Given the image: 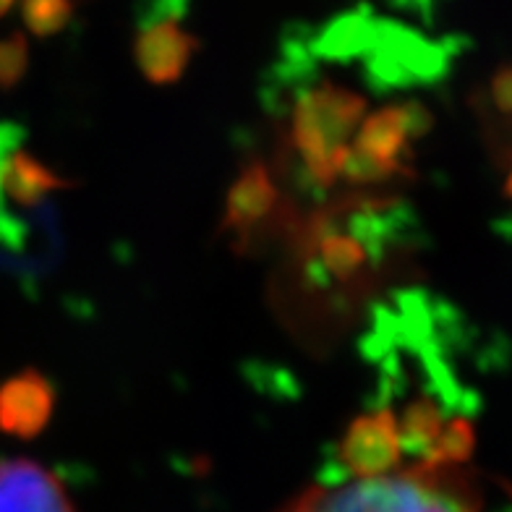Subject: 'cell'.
<instances>
[{
	"mask_svg": "<svg viewBox=\"0 0 512 512\" xmlns=\"http://www.w3.org/2000/svg\"><path fill=\"white\" fill-rule=\"evenodd\" d=\"M277 512H481L465 465L413 463L366 481L309 486Z\"/></svg>",
	"mask_w": 512,
	"mask_h": 512,
	"instance_id": "1",
	"label": "cell"
},
{
	"mask_svg": "<svg viewBox=\"0 0 512 512\" xmlns=\"http://www.w3.org/2000/svg\"><path fill=\"white\" fill-rule=\"evenodd\" d=\"M364 118L366 97L332 79L317 81L296 97L290 108V144L319 189H332L340 181L345 155Z\"/></svg>",
	"mask_w": 512,
	"mask_h": 512,
	"instance_id": "2",
	"label": "cell"
},
{
	"mask_svg": "<svg viewBox=\"0 0 512 512\" xmlns=\"http://www.w3.org/2000/svg\"><path fill=\"white\" fill-rule=\"evenodd\" d=\"M322 225L311 238L309 262L317 267L322 285H353L379 259V209H361L351 217L348 228H335L330 217H319Z\"/></svg>",
	"mask_w": 512,
	"mask_h": 512,
	"instance_id": "3",
	"label": "cell"
},
{
	"mask_svg": "<svg viewBox=\"0 0 512 512\" xmlns=\"http://www.w3.org/2000/svg\"><path fill=\"white\" fill-rule=\"evenodd\" d=\"M403 455L398 413L390 405L353 418L337 445V460L356 481L395 473L403 463Z\"/></svg>",
	"mask_w": 512,
	"mask_h": 512,
	"instance_id": "4",
	"label": "cell"
},
{
	"mask_svg": "<svg viewBox=\"0 0 512 512\" xmlns=\"http://www.w3.org/2000/svg\"><path fill=\"white\" fill-rule=\"evenodd\" d=\"M432 123V113L421 102H392L366 115L351 147L369 160L408 173L413 139H421Z\"/></svg>",
	"mask_w": 512,
	"mask_h": 512,
	"instance_id": "5",
	"label": "cell"
},
{
	"mask_svg": "<svg viewBox=\"0 0 512 512\" xmlns=\"http://www.w3.org/2000/svg\"><path fill=\"white\" fill-rule=\"evenodd\" d=\"M277 207H280V189L270 168L262 160H251L249 165H243L225 194L220 230L236 238L238 246H246L254 241L262 225L275 217Z\"/></svg>",
	"mask_w": 512,
	"mask_h": 512,
	"instance_id": "6",
	"label": "cell"
},
{
	"mask_svg": "<svg viewBox=\"0 0 512 512\" xmlns=\"http://www.w3.org/2000/svg\"><path fill=\"white\" fill-rule=\"evenodd\" d=\"M199 40L178 24L176 16L147 21L134 40V61L144 79L155 87H170L183 79L194 61Z\"/></svg>",
	"mask_w": 512,
	"mask_h": 512,
	"instance_id": "7",
	"label": "cell"
},
{
	"mask_svg": "<svg viewBox=\"0 0 512 512\" xmlns=\"http://www.w3.org/2000/svg\"><path fill=\"white\" fill-rule=\"evenodd\" d=\"M0 512H76L66 486L29 458L0 460Z\"/></svg>",
	"mask_w": 512,
	"mask_h": 512,
	"instance_id": "8",
	"label": "cell"
},
{
	"mask_svg": "<svg viewBox=\"0 0 512 512\" xmlns=\"http://www.w3.org/2000/svg\"><path fill=\"white\" fill-rule=\"evenodd\" d=\"M53 411L55 387L40 371H21L0 387V432L34 439L48 429Z\"/></svg>",
	"mask_w": 512,
	"mask_h": 512,
	"instance_id": "9",
	"label": "cell"
},
{
	"mask_svg": "<svg viewBox=\"0 0 512 512\" xmlns=\"http://www.w3.org/2000/svg\"><path fill=\"white\" fill-rule=\"evenodd\" d=\"M3 183H6L8 194L14 196L19 204H24V207L40 204L45 196L55 194V191L74 189V181H68V178L53 173L48 165H42L40 160H34L27 152H16L6 162Z\"/></svg>",
	"mask_w": 512,
	"mask_h": 512,
	"instance_id": "10",
	"label": "cell"
},
{
	"mask_svg": "<svg viewBox=\"0 0 512 512\" xmlns=\"http://www.w3.org/2000/svg\"><path fill=\"white\" fill-rule=\"evenodd\" d=\"M473 445H476V434H473L471 421L463 416H450L421 463L465 465L468 463V458H471Z\"/></svg>",
	"mask_w": 512,
	"mask_h": 512,
	"instance_id": "11",
	"label": "cell"
},
{
	"mask_svg": "<svg viewBox=\"0 0 512 512\" xmlns=\"http://www.w3.org/2000/svg\"><path fill=\"white\" fill-rule=\"evenodd\" d=\"M74 16V0H24V21L34 34H58Z\"/></svg>",
	"mask_w": 512,
	"mask_h": 512,
	"instance_id": "12",
	"label": "cell"
},
{
	"mask_svg": "<svg viewBox=\"0 0 512 512\" xmlns=\"http://www.w3.org/2000/svg\"><path fill=\"white\" fill-rule=\"evenodd\" d=\"M27 68V42L21 34L0 42V87H11L24 76Z\"/></svg>",
	"mask_w": 512,
	"mask_h": 512,
	"instance_id": "13",
	"label": "cell"
},
{
	"mask_svg": "<svg viewBox=\"0 0 512 512\" xmlns=\"http://www.w3.org/2000/svg\"><path fill=\"white\" fill-rule=\"evenodd\" d=\"M11 6H14V0H0V16L6 14V11H8V8H11Z\"/></svg>",
	"mask_w": 512,
	"mask_h": 512,
	"instance_id": "14",
	"label": "cell"
},
{
	"mask_svg": "<svg viewBox=\"0 0 512 512\" xmlns=\"http://www.w3.org/2000/svg\"><path fill=\"white\" fill-rule=\"evenodd\" d=\"M505 191H507V196H510V199H512V170H510V176H507V183H505Z\"/></svg>",
	"mask_w": 512,
	"mask_h": 512,
	"instance_id": "15",
	"label": "cell"
}]
</instances>
